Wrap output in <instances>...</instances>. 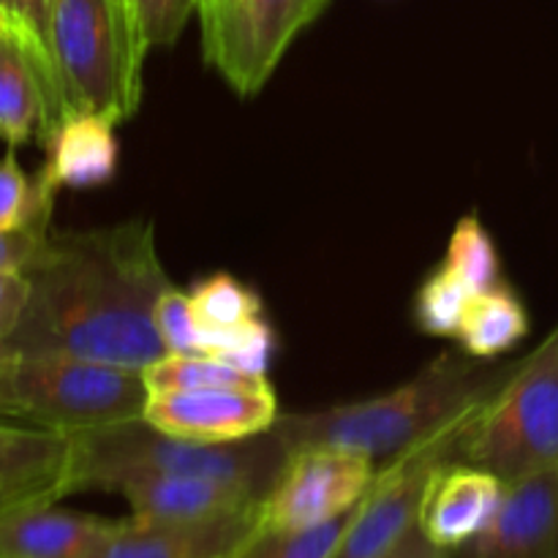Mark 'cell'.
<instances>
[{"label": "cell", "instance_id": "cell-21", "mask_svg": "<svg viewBox=\"0 0 558 558\" xmlns=\"http://www.w3.org/2000/svg\"><path fill=\"white\" fill-rule=\"evenodd\" d=\"M441 267L461 278L472 289V294L488 292V289L505 283L501 281L499 248H496L494 234L485 229L480 216H463L456 223Z\"/></svg>", "mask_w": 558, "mask_h": 558}, {"label": "cell", "instance_id": "cell-9", "mask_svg": "<svg viewBox=\"0 0 558 558\" xmlns=\"http://www.w3.org/2000/svg\"><path fill=\"white\" fill-rule=\"evenodd\" d=\"M376 461L336 447H303L289 456L259 505V526L303 532L347 515L368 496Z\"/></svg>", "mask_w": 558, "mask_h": 558}, {"label": "cell", "instance_id": "cell-3", "mask_svg": "<svg viewBox=\"0 0 558 558\" xmlns=\"http://www.w3.org/2000/svg\"><path fill=\"white\" fill-rule=\"evenodd\" d=\"M74 439L76 490H112L129 474H199L267 496L292 456L272 428L227 445H202L131 420Z\"/></svg>", "mask_w": 558, "mask_h": 558}, {"label": "cell", "instance_id": "cell-32", "mask_svg": "<svg viewBox=\"0 0 558 558\" xmlns=\"http://www.w3.org/2000/svg\"><path fill=\"white\" fill-rule=\"evenodd\" d=\"M229 0H199V16H202V33L218 22V16L227 11Z\"/></svg>", "mask_w": 558, "mask_h": 558}, {"label": "cell", "instance_id": "cell-12", "mask_svg": "<svg viewBox=\"0 0 558 558\" xmlns=\"http://www.w3.org/2000/svg\"><path fill=\"white\" fill-rule=\"evenodd\" d=\"M447 558H558V469L507 483L494 521Z\"/></svg>", "mask_w": 558, "mask_h": 558}, {"label": "cell", "instance_id": "cell-8", "mask_svg": "<svg viewBox=\"0 0 558 558\" xmlns=\"http://www.w3.org/2000/svg\"><path fill=\"white\" fill-rule=\"evenodd\" d=\"M327 5L330 0H229L216 25L202 33L205 60L234 93L254 96Z\"/></svg>", "mask_w": 558, "mask_h": 558}, {"label": "cell", "instance_id": "cell-31", "mask_svg": "<svg viewBox=\"0 0 558 558\" xmlns=\"http://www.w3.org/2000/svg\"><path fill=\"white\" fill-rule=\"evenodd\" d=\"M381 558H447V550L436 548V545L425 537L423 529L414 526L396 548L387 550Z\"/></svg>", "mask_w": 558, "mask_h": 558}, {"label": "cell", "instance_id": "cell-19", "mask_svg": "<svg viewBox=\"0 0 558 558\" xmlns=\"http://www.w3.org/2000/svg\"><path fill=\"white\" fill-rule=\"evenodd\" d=\"M532 330L523 300L507 283L480 292L469 300L458 327L461 352L477 360H496L515 349Z\"/></svg>", "mask_w": 558, "mask_h": 558}, {"label": "cell", "instance_id": "cell-24", "mask_svg": "<svg viewBox=\"0 0 558 558\" xmlns=\"http://www.w3.org/2000/svg\"><path fill=\"white\" fill-rule=\"evenodd\" d=\"M276 347V327H272L265 316L245 322V325L240 327H232V330H199L202 357L221 360V363L232 365V368L238 371H245V374L251 376H267Z\"/></svg>", "mask_w": 558, "mask_h": 558}, {"label": "cell", "instance_id": "cell-33", "mask_svg": "<svg viewBox=\"0 0 558 558\" xmlns=\"http://www.w3.org/2000/svg\"><path fill=\"white\" fill-rule=\"evenodd\" d=\"M0 31L14 33V36H20L22 41H25V36H22V31H20V22H16V14H14V0H0ZM25 47H27V41H25Z\"/></svg>", "mask_w": 558, "mask_h": 558}, {"label": "cell", "instance_id": "cell-17", "mask_svg": "<svg viewBox=\"0 0 558 558\" xmlns=\"http://www.w3.org/2000/svg\"><path fill=\"white\" fill-rule=\"evenodd\" d=\"M47 161L41 174L54 189L87 191L112 183L120 163V145L112 120L101 114H69L44 142Z\"/></svg>", "mask_w": 558, "mask_h": 558}, {"label": "cell", "instance_id": "cell-5", "mask_svg": "<svg viewBox=\"0 0 558 558\" xmlns=\"http://www.w3.org/2000/svg\"><path fill=\"white\" fill-rule=\"evenodd\" d=\"M145 58L120 0H54L52 60L65 118L90 112L114 125L134 118Z\"/></svg>", "mask_w": 558, "mask_h": 558}, {"label": "cell", "instance_id": "cell-35", "mask_svg": "<svg viewBox=\"0 0 558 558\" xmlns=\"http://www.w3.org/2000/svg\"><path fill=\"white\" fill-rule=\"evenodd\" d=\"M120 3H123V5H125V11H129V0H120Z\"/></svg>", "mask_w": 558, "mask_h": 558}, {"label": "cell", "instance_id": "cell-28", "mask_svg": "<svg viewBox=\"0 0 558 558\" xmlns=\"http://www.w3.org/2000/svg\"><path fill=\"white\" fill-rule=\"evenodd\" d=\"M153 325L161 338L167 354H202L199 352V327L191 316L189 298L183 289L169 287L158 298L153 308Z\"/></svg>", "mask_w": 558, "mask_h": 558}, {"label": "cell", "instance_id": "cell-10", "mask_svg": "<svg viewBox=\"0 0 558 558\" xmlns=\"http://www.w3.org/2000/svg\"><path fill=\"white\" fill-rule=\"evenodd\" d=\"M278 398L270 381L251 387L147 392L142 420L163 434L202 445H227L265 434L276 425Z\"/></svg>", "mask_w": 558, "mask_h": 558}, {"label": "cell", "instance_id": "cell-1", "mask_svg": "<svg viewBox=\"0 0 558 558\" xmlns=\"http://www.w3.org/2000/svg\"><path fill=\"white\" fill-rule=\"evenodd\" d=\"M31 300L9 341L22 354H71L145 371L167 354L153 308L172 287L145 218L49 238L25 272Z\"/></svg>", "mask_w": 558, "mask_h": 558}, {"label": "cell", "instance_id": "cell-30", "mask_svg": "<svg viewBox=\"0 0 558 558\" xmlns=\"http://www.w3.org/2000/svg\"><path fill=\"white\" fill-rule=\"evenodd\" d=\"M31 300V281L25 272H0V338H9L20 325Z\"/></svg>", "mask_w": 558, "mask_h": 558}, {"label": "cell", "instance_id": "cell-13", "mask_svg": "<svg viewBox=\"0 0 558 558\" xmlns=\"http://www.w3.org/2000/svg\"><path fill=\"white\" fill-rule=\"evenodd\" d=\"M112 494L129 501L131 518L158 523L210 521L256 510L265 499L245 485L199 474H129L112 485Z\"/></svg>", "mask_w": 558, "mask_h": 558}, {"label": "cell", "instance_id": "cell-11", "mask_svg": "<svg viewBox=\"0 0 558 558\" xmlns=\"http://www.w3.org/2000/svg\"><path fill=\"white\" fill-rule=\"evenodd\" d=\"M76 494V439L36 425L0 423V515L58 505Z\"/></svg>", "mask_w": 558, "mask_h": 558}, {"label": "cell", "instance_id": "cell-6", "mask_svg": "<svg viewBox=\"0 0 558 558\" xmlns=\"http://www.w3.org/2000/svg\"><path fill=\"white\" fill-rule=\"evenodd\" d=\"M458 461L505 483L558 469V325L474 414Z\"/></svg>", "mask_w": 558, "mask_h": 558}, {"label": "cell", "instance_id": "cell-16", "mask_svg": "<svg viewBox=\"0 0 558 558\" xmlns=\"http://www.w3.org/2000/svg\"><path fill=\"white\" fill-rule=\"evenodd\" d=\"M114 523L54 505L22 507L0 515V558H93Z\"/></svg>", "mask_w": 558, "mask_h": 558}, {"label": "cell", "instance_id": "cell-23", "mask_svg": "<svg viewBox=\"0 0 558 558\" xmlns=\"http://www.w3.org/2000/svg\"><path fill=\"white\" fill-rule=\"evenodd\" d=\"M147 392L163 390H207V387H251L267 381V376H251L221 360L202 354H163L142 371Z\"/></svg>", "mask_w": 558, "mask_h": 558}, {"label": "cell", "instance_id": "cell-15", "mask_svg": "<svg viewBox=\"0 0 558 558\" xmlns=\"http://www.w3.org/2000/svg\"><path fill=\"white\" fill-rule=\"evenodd\" d=\"M507 483L472 463L452 461L428 485L420 529L441 550H456L477 537L505 501Z\"/></svg>", "mask_w": 558, "mask_h": 558}, {"label": "cell", "instance_id": "cell-2", "mask_svg": "<svg viewBox=\"0 0 558 558\" xmlns=\"http://www.w3.org/2000/svg\"><path fill=\"white\" fill-rule=\"evenodd\" d=\"M512 365L469 357L466 352H445L396 390L319 412H281L272 430L289 452L336 447L385 466L485 407L505 385Z\"/></svg>", "mask_w": 558, "mask_h": 558}, {"label": "cell", "instance_id": "cell-26", "mask_svg": "<svg viewBox=\"0 0 558 558\" xmlns=\"http://www.w3.org/2000/svg\"><path fill=\"white\" fill-rule=\"evenodd\" d=\"M58 189L44 178H27L14 153L0 156V229H16L36 218L52 216Z\"/></svg>", "mask_w": 558, "mask_h": 558}, {"label": "cell", "instance_id": "cell-22", "mask_svg": "<svg viewBox=\"0 0 558 558\" xmlns=\"http://www.w3.org/2000/svg\"><path fill=\"white\" fill-rule=\"evenodd\" d=\"M354 510L316 529H303V532H278V529H262L256 523L254 532L227 558H332L352 523Z\"/></svg>", "mask_w": 558, "mask_h": 558}, {"label": "cell", "instance_id": "cell-7", "mask_svg": "<svg viewBox=\"0 0 558 558\" xmlns=\"http://www.w3.org/2000/svg\"><path fill=\"white\" fill-rule=\"evenodd\" d=\"M474 414L379 466L368 496L354 510L352 523L332 558H381L414 526H420L428 485L447 463L458 461L461 439Z\"/></svg>", "mask_w": 558, "mask_h": 558}, {"label": "cell", "instance_id": "cell-18", "mask_svg": "<svg viewBox=\"0 0 558 558\" xmlns=\"http://www.w3.org/2000/svg\"><path fill=\"white\" fill-rule=\"evenodd\" d=\"M44 90L31 49L20 36L0 31V140L14 150L41 140Z\"/></svg>", "mask_w": 558, "mask_h": 558}, {"label": "cell", "instance_id": "cell-29", "mask_svg": "<svg viewBox=\"0 0 558 558\" xmlns=\"http://www.w3.org/2000/svg\"><path fill=\"white\" fill-rule=\"evenodd\" d=\"M52 216L36 218L16 229H0V272H27L47 251Z\"/></svg>", "mask_w": 558, "mask_h": 558}, {"label": "cell", "instance_id": "cell-25", "mask_svg": "<svg viewBox=\"0 0 558 558\" xmlns=\"http://www.w3.org/2000/svg\"><path fill=\"white\" fill-rule=\"evenodd\" d=\"M472 289L452 276L447 267H436L420 283L412 303V319L420 332L434 338H456L463 311L472 300Z\"/></svg>", "mask_w": 558, "mask_h": 558}, {"label": "cell", "instance_id": "cell-4", "mask_svg": "<svg viewBox=\"0 0 558 558\" xmlns=\"http://www.w3.org/2000/svg\"><path fill=\"white\" fill-rule=\"evenodd\" d=\"M145 403L142 371L71 354L20 352L0 387V417L69 436L142 420Z\"/></svg>", "mask_w": 558, "mask_h": 558}, {"label": "cell", "instance_id": "cell-14", "mask_svg": "<svg viewBox=\"0 0 558 558\" xmlns=\"http://www.w3.org/2000/svg\"><path fill=\"white\" fill-rule=\"evenodd\" d=\"M259 523V507L210 521L114 523L93 558H227Z\"/></svg>", "mask_w": 558, "mask_h": 558}, {"label": "cell", "instance_id": "cell-27", "mask_svg": "<svg viewBox=\"0 0 558 558\" xmlns=\"http://www.w3.org/2000/svg\"><path fill=\"white\" fill-rule=\"evenodd\" d=\"M194 11H199V0H129L131 27L142 52L172 47Z\"/></svg>", "mask_w": 558, "mask_h": 558}, {"label": "cell", "instance_id": "cell-20", "mask_svg": "<svg viewBox=\"0 0 558 558\" xmlns=\"http://www.w3.org/2000/svg\"><path fill=\"white\" fill-rule=\"evenodd\" d=\"M191 316L205 332L232 330L251 319L265 316V303L259 292L232 272H210L185 289Z\"/></svg>", "mask_w": 558, "mask_h": 558}, {"label": "cell", "instance_id": "cell-34", "mask_svg": "<svg viewBox=\"0 0 558 558\" xmlns=\"http://www.w3.org/2000/svg\"><path fill=\"white\" fill-rule=\"evenodd\" d=\"M16 354H20V352L11 347L9 338H0V387H3V379H5V374L11 371V365H14Z\"/></svg>", "mask_w": 558, "mask_h": 558}]
</instances>
